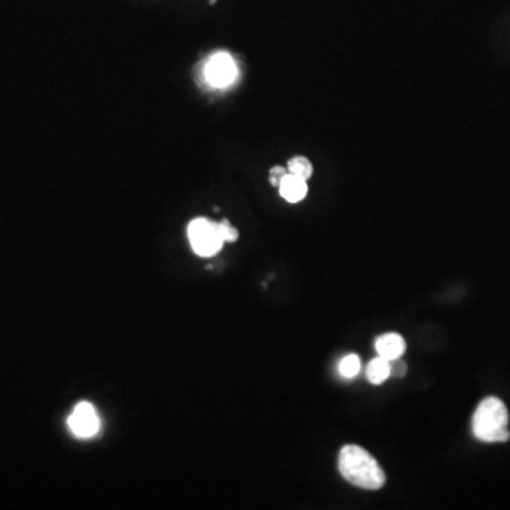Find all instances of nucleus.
Instances as JSON below:
<instances>
[{
    "mask_svg": "<svg viewBox=\"0 0 510 510\" xmlns=\"http://www.w3.org/2000/svg\"><path fill=\"white\" fill-rule=\"evenodd\" d=\"M340 475L351 485L367 491H379L386 483V474L379 462L359 445H345L339 452Z\"/></svg>",
    "mask_w": 510,
    "mask_h": 510,
    "instance_id": "obj_1",
    "label": "nucleus"
},
{
    "mask_svg": "<svg viewBox=\"0 0 510 510\" xmlns=\"http://www.w3.org/2000/svg\"><path fill=\"white\" fill-rule=\"evenodd\" d=\"M509 413L498 397L482 400L472 418L474 435L483 442H506L510 438Z\"/></svg>",
    "mask_w": 510,
    "mask_h": 510,
    "instance_id": "obj_2",
    "label": "nucleus"
},
{
    "mask_svg": "<svg viewBox=\"0 0 510 510\" xmlns=\"http://www.w3.org/2000/svg\"><path fill=\"white\" fill-rule=\"evenodd\" d=\"M189 240L194 253L202 257H211L223 247V238H221L218 223L209 218L198 217L194 218L187 229Z\"/></svg>",
    "mask_w": 510,
    "mask_h": 510,
    "instance_id": "obj_3",
    "label": "nucleus"
},
{
    "mask_svg": "<svg viewBox=\"0 0 510 510\" xmlns=\"http://www.w3.org/2000/svg\"><path fill=\"white\" fill-rule=\"evenodd\" d=\"M205 77L213 86H227L237 77V65L227 53H217L206 64Z\"/></svg>",
    "mask_w": 510,
    "mask_h": 510,
    "instance_id": "obj_4",
    "label": "nucleus"
},
{
    "mask_svg": "<svg viewBox=\"0 0 510 510\" xmlns=\"http://www.w3.org/2000/svg\"><path fill=\"white\" fill-rule=\"evenodd\" d=\"M69 427L80 438L94 437L100 430V418L95 408L86 402L78 403L69 417Z\"/></svg>",
    "mask_w": 510,
    "mask_h": 510,
    "instance_id": "obj_5",
    "label": "nucleus"
},
{
    "mask_svg": "<svg viewBox=\"0 0 510 510\" xmlns=\"http://www.w3.org/2000/svg\"><path fill=\"white\" fill-rule=\"evenodd\" d=\"M375 351L379 356L394 360L402 358L406 351V340L398 334H384L375 339Z\"/></svg>",
    "mask_w": 510,
    "mask_h": 510,
    "instance_id": "obj_6",
    "label": "nucleus"
},
{
    "mask_svg": "<svg viewBox=\"0 0 510 510\" xmlns=\"http://www.w3.org/2000/svg\"><path fill=\"white\" fill-rule=\"evenodd\" d=\"M279 192L286 202L298 203L308 194V185L301 177L288 173L279 185Z\"/></svg>",
    "mask_w": 510,
    "mask_h": 510,
    "instance_id": "obj_7",
    "label": "nucleus"
},
{
    "mask_svg": "<svg viewBox=\"0 0 510 510\" xmlns=\"http://www.w3.org/2000/svg\"><path fill=\"white\" fill-rule=\"evenodd\" d=\"M366 375L371 384H382L390 377V360L379 356L373 359L367 369Z\"/></svg>",
    "mask_w": 510,
    "mask_h": 510,
    "instance_id": "obj_8",
    "label": "nucleus"
},
{
    "mask_svg": "<svg viewBox=\"0 0 510 510\" xmlns=\"http://www.w3.org/2000/svg\"><path fill=\"white\" fill-rule=\"evenodd\" d=\"M288 170H290L291 174H295L303 181H308L310 176H312V163L309 162V159L303 157H295L288 163Z\"/></svg>",
    "mask_w": 510,
    "mask_h": 510,
    "instance_id": "obj_9",
    "label": "nucleus"
},
{
    "mask_svg": "<svg viewBox=\"0 0 510 510\" xmlns=\"http://www.w3.org/2000/svg\"><path fill=\"white\" fill-rule=\"evenodd\" d=\"M362 363L358 354H347L339 363V373L345 379H353L356 377L360 371Z\"/></svg>",
    "mask_w": 510,
    "mask_h": 510,
    "instance_id": "obj_10",
    "label": "nucleus"
},
{
    "mask_svg": "<svg viewBox=\"0 0 510 510\" xmlns=\"http://www.w3.org/2000/svg\"><path fill=\"white\" fill-rule=\"evenodd\" d=\"M218 230L221 234V238H223L224 242H234L238 238V231L234 229L227 220H223L221 223H218Z\"/></svg>",
    "mask_w": 510,
    "mask_h": 510,
    "instance_id": "obj_11",
    "label": "nucleus"
},
{
    "mask_svg": "<svg viewBox=\"0 0 510 510\" xmlns=\"http://www.w3.org/2000/svg\"><path fill=\"white\" fill-rule=\"evenodd\" d=\"M407 373V364L402 360V358L390 360V375L397 377V379H402Z\"/></svg>",
    "mask_w": 510,
    "mask_h": 510,
    "instance_id": "obj_12",
    "label": "nucleus"
},
{
    "mask_svg": "<svg viewBox=\"0 0 510 510\" xmlns=\"http://www.w3.org/2000/svg\"><path fill=\"white\" fill-rule=\"evenodd\" d=\"M286 174H288V173H286L285 167H282V166H274V167L270 170V183H271L273 186L279 187L281 182L283 181V177H285Z\"/></svg>",
    "mask_w": 510,
    "mask_h": 510,
    "instance_id": "obj_13",
    "label": "nucleus"
},
{
    "mask_svg": "<svg viewBox=\"0 0 510 510\" xmlns=\"http://www.w3.org/2000/svg\"><path fill=\"white\" fill-rule=\"evenodd\" d=\"M210 3H211V5H214V3H216V0H210Z\"/></svg>",
    "mask_w": 510,
    "mask_h": 510,
    "instance_id": "obj_14",
    "label": "nucleus"
}]
</instances>
